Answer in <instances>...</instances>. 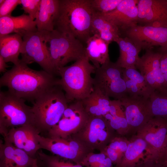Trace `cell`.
Returning a JSON list of instances; mask_svg holds the SVG:
<instances>
[{
  "instance_id": "1",
  "label": "cell",
  "mask_w": 167,
  "mask_h": 167,
  "mask_svg": "<svg viewBox=\"0 0 167 167\" xmlns=\"http://www.w3.org/2000/svg\"><path fill=\"white\" fill-rule=\"evenodd\" d=\"M58 78L45 71L29 67L21 61L5 72L0 79V87L32 103L40 96L57 84Z\"/></svg>"
},
{
  "instance_id": "2",
  "label": "cell",
  "mask_w": 167,
  "mask_h": 167,
  "mask_svg": "<svg viewBox=\"0 0 167 167\" xmlns=\"http://www.w3.org/2000/svg\"><path fill=\"white\" fill-rule=\"evenodd\" d=\"M93 13L90 0H59L54 29L86 43L92 36Z\"/></svg>"
},
{
  "instance_id": "3",
  "label": "cell",
  "mask_w": 167,
  "mask_h": 167,
  "mask_svg": "<svg viewBox=\"0 0 167 167\" xmlns=\"http://www.w3.org/2000/svg\"><path fill=\"white\" fill-rule=\"evenodd\" d=\"M96 68L86 55L72 65L59 68L57 81L64 91L69 102L81 101L88 97L93 89V78Z\"/></svg>"
},
{
  "instance_id": "4",
  "label": "cell",
  "mask_w": 167,
  "mask_h": 167,
  "mask_svg": "<svg viewBox=\"0 0 167 167\" xmlns=\"http://www.w3.org/2000/svg\"><path fill=\"white\" fill-rule=\"evenodd\" d=\"M69 102L63 90L55 85L38 97L32 106L35 126L46 135L60 120Z\"/></svg>"
},
{
  "instance_id": "5",
  "label": "cell",
  "mask_w": 167,
  "mask_h": 167,
  "mask_svg": "<svg viewBox=\"0 0 167 167\" xmlns=\"http://www.w3.org/2000/svg\"><path fill=\"white\" fill-rule=\"evenodd\" d=\"M44 35L51 63L57 75L58 69L86 55L82 42L72 35L55 29L44 31Z\"/></svg>"
},
{
  "instance_id": "6",
  "label": "cell",
  "mask_w": 167,
  "mask_h": 167,
  "mask_svg": "<svg viewBox=\"0 0 167 167\" xmlns=\"http://www.w3.org/2000/svg\"><path fill=\"white\" fill-rule=\"evenodd\" d=\"M25 101L8 90L0 91V133L3 137L14 128L28 125L36 126L32 107Z\"/></svg>"
},
{
  "instance_id": "7",
  "label": "cell",
  "mask_w": 167,
  "mask_h": 167,
  "mask_svg": "<svg viewBox=\"0 0 167 167\" xmlns=\"http://www.w3.org/2000/svg\"><path fill=\"white\" fill-rule=\"evenodd\" d=\"M103 117L90 116L84 126L71 135L92 151L101 152L117 135Z\"/></svg>"
},
{
  "instance_id": "8",
  "label": "cell",
  "mask_w": 167,
  "mask_h": 167,
  "mask_svg": "<svg viewBox=\"0 0 167 167\" xmlns=\"http://www.w3.org/2000/svg\"><path fill=\"white\" fill-rule=\"evenodd\" d=\"M20 61L27 64L36 62L48 73L57 75L45 41L44 32H30L23 36Z\"/></svg>"
},
{
  "instance_id": "9",
  "label": "cell",
  "mask_w": 167,
  "mask_h": 167,
  "mask_svg": "<svg viewBox=\"0 0 167 167\" xmlns=\"http://www.w3.org/2000/svg\"><path fill=\"white\" fill-rule=\"evenodd\" d=\"M123 68L110 59L96 68L93 78L94 86L97 87L109 97L120 100L127 95Z\"/></svg>"
},
{
  "instance_id": "10",
  "label": "cell",
  "mask_w": 167,
  "mask_h": 167,
  "mask_svg": "<svg viewBox=\"0 0 167 167\" xmlns=\"http://www.w3.org/2000/svg\"><path fill=\"white\" fill-rule=\"evenodd\" d=\"M40 148L76 164L81 163L86 156L93 152L72 136L66 138H49L37 135Z\"/></svg>"
},
{
  "instance_id": "11",
  "label": "cell",
  "mask_w": 167,
  "mask_h": 167,
  "mask_svg": "<svg viewBox=\"0 0 167 167\" xmlns=\"http://www.w3.org/2000/svg\"><path fill=\"white\" fill-rule=\"evenodd\" d=\"M89 117L81 101L69 102L60 120L45 137L64 138L71 136L84 126Z\"/></svg>"
},
{
  "instance_id": "12",
  "label": "cell",
  "mask_w": 167,
  "mask_h": 167,
  "mask_svg": "<svg viewBox=\"0 0 167 167\" xmlns=\"http://www.w3.org/2000/svg\"><path fill=\"white\" fill-rule=\"evenodd\" d=\"M119 100L129 126V136L131 137L154 117L150 100L149 98L127 95Z\"/></svg>"
},
{
  "instance_id": "13",
  "label": "cell",
  "mask_w": 167,
  "mask_h": 167,
  "mask_svg": "<svg viewBox=\"0 0 167 167\" xmlns=\"http://www.w3.org/2000/svg\"><path fill=\"white\" fill-rule=\"evenodd\" d=\"M135 135L147 143L152 153V159L159 162L167 138V118L154 117Z\"/></svg>"
},
{
  "instance_id": "14",
  "label": "cell",
  "mask_w": 167,
  "mask_h": 167,
  "mask_svg": "<svg viewBox=\"0 0 167 167\" xmlns=\"http://www.w3.org/2000/svg\"><path fill=\"white\" fill-rule=\"evenodd\" d=\"M125 32L126 36L141 49L149 50L158 46L167 49V25L153 26L137 24Z\"/></svg>"
},
{
  "instance_id": "15",
  "label": "cell",
  "mask_w": 167,
  "mask_h": 167,
  "mask_svg": "<svg viewBox=\"0 0 167 167\" xmlns=\"http://www.w3.org/2000/svg\"><path fill=\"white\" fill-rule=\"evenodd\" d=\"M161 52H155L151 49L146 50L136 66L148 84L154 91L167 92V85L161 67Z\"/></svg>"
},
{
  "instance_id": "16",
  "label": "cell",
  "mask_w": 167,
  "mask_h": 167,
  "mask_svg": "<svg viewBox=\"0 0 167 167\" xmlns=\"http://www.w3.org/2000/svg\"><path fill=\"white\" fill-rule=\"evenodd\" d=\"M40 134L35 126L28 125L11 129L3 137L4 140L12 143L32 158L36 159L37 153L41 149L37 138Z\"/></svg>"
},
{
  "instance_id": "17",
  "label": "cell",
  "mask_w": 167,
  "mask_h": 167,
  "mask_svg": "<svg viewBox=\"0 0 167 167\" xmlns=\"http://www.w3.org/2000/svg\"><path fill=\"white\" fill-rule=\"evenodd\" d=\"M137 7L140 25H167V0H138Z\"/></svg>"
},
{
  "instance_id": "18",
  "label": "cell",
  "mask_w": 167,
  "mask_h": 167,
  "mask_svg": "<svg viewBox=\"0 0 167 167\" xmlns=\"http://www.w3.org/2000/svg\"><path fill=\"white\" fill-rule=\"evenodd\" d=\"M138 2V0H122L114 10L100 14L116 27L121 33V30L125 32L137 24Z\"/></svg>"
},
{
  "instance_id": "19",
  "label": "cell",
  "mask_w": 167,
  "mask_h": 167,
  "mask_svg": "<svg viewBox=\"0 0 167 167\" xmlns=\"http://www.w3.org/2000/svg\"><path fill=\"white\" fill-rule=\"evenodd\" d=\"M129 140L126 152L119 164L114 167H133L141 162L152 159L151 151L143 139L135 135Z\"/></svg>"
},
{
  "instance_id": "20",
  "label": "cell",
  "mask_w": 167,
  "mask_h": 167,
  "mask_svg": "<svg viewBox=\"0 0 167 167\" xmlns=\"http://www.w3.org/2000/svg\"><path fill=\"white\" fill-rule=\"evenodd\" d=\"M36 160L12 143L0 141V167H31Z\"/></svg>"
},
{
  "instance_id": "21",
  "label": "cell",
  "mask_w": 167,
  "mask_h": 167,
  "mask_svg": "<svg viewBox=\"0 0 167 167\" xmlns=\"http://www.w3.org/2000/svg\"><path fill=\"white\" fill-rule=\"evenodd\" d=\"M37 31L35 21L28 15L23 14L0 18V36L14 33L22 36L27 32Z\"/></svg>"
},
{
  "instance_id": "22",
  "label": "cell",
  "mask_w": 167,
  "mask_h": 167,
  "mask_svg": "<svg viewBox=\"0 0 167 167\" xmlns=\"http://www.w3.org/2000/svg\"><path fill=\"white\" fill-rule=\"evenodd\" d=\"M136 69V68H123V76L127 94L131 96L149 98L154 91Z\"/></svg>"
},
{
  "instance_id": "23",
  "label": "cell",
  "mask_w": 167,
  "mask_h": 167,
  "mask_svg": "<svg viewBox=\"0 0 167 167\" xmlns=\"http://www.w3.org/2000/svg\"><path fill=\"white\" fill-rule=\"evenodd\" d=\"M59 0H41L35 22L39 31L51 32L54 30Z\"/></svg>"
},
{
  "instance_id": "24",
  "label": "cell",
  "mask_w": 167,
  "mask_h": 167,
  "mask_svg": "<svg viewBox=\"0 0 167 167\" xmlns=\"http://www.w3.org/2000/svg\"><path fill=\"white\" fill-rule=\"evenodd\" d=\"M81 101L90 116L104 117L110 109L111 100L109 97L94 86L90 95Z\"/></svg>"
},
{
  "instance_id": "25",
  "label": "cell",
  "mask_w": 167,
  "mask_h": 167,
  "mask_svg": "<svg viewBox=\"0 0 167 167\" xmlns=\"http://www.w3.org/2000/svg\"><path fill=\"white\" fill-rule=\"evenodd\" d=\"M119 48L120 55L116 63L123 68H136L141 49L127 37L120 36L115 41Z\"/></svg>"
},
{
  "instance_id": "26",
  "label": "cell",
  "mask_w": 167,
  "mask_h": 167,
  "mask_svg": "<svg viewBox=\"0 0 167 167\" xmlns=\"http://www.w3.org/2000/svg\"><path fill=\"white\" fill-rule=\"evenodd\" d=\"M86 43V55L96 69L109 59V44L103 40L98 35L91 36Z\"/></svg>"
},
{
  "instance_id": "27",
  "label": "cell",
  "mask_w": 167,
  "mask_h": 167,
  "mask_svg": "<svg viewBox=\"0 0 167 167\" xmlns=\"http://www.w3.org/2000/svg\"><path fill=\"white\" fill-rule=\"evenodd\" d=\"M23 43L22 36L18 33L0 36V55L6 62L18 64L20 61L19 57Z\"/></svg>"
},
{
  "instance_id": "28",
  "label": "cell",
  "mask_w": 167,
  "mask_h": 167,
  "mask_svg": "<svg viewBox=\"0 0 167 167\" xmlns=\"http://www.w3.org/2000/svg\"><path fill=\"white\" fill-rule=\"evenodd\" d=\"M92 35H98L109 44L121 36L118 29L107 20L102 15L93 12L91 25Z\"/></svg>"
},
{
  "instance_id": "29",
  "label": "cell",
  "mask_w": 167,
  "mask_h": 167,
  "mask_svg": "<svg viewBox=\"0 0 167 167\" xmlns=\"http://www.w3.org/2000/svg\"><path fill=\"white\" fill-rule=\"evenodd\" d=\"M36 159L40 167H84L78 164H74L66 159L57 155L46 154L39 150L36 155Z\"/></svg>"
},
{
  "instance_id": "30",
  "label": "cell",
  "mask_w": 167,
  "mask_h": 167,
  "mask_svg": "<svg viewBox=\"0 0 167 167\" xmlns=\"http://www.w3.org/2000/svg\"><path fill=\"white\" fill-rule=\"evenodd\" d=\"M149 99L153 117L167 118V92L154 91Z\"/></svg>"
},
{
  "instance_id": "31",
  "label": "cell",
  "mask_w": 167,
  "mask_h": 167,
  "mask_svg": "<svg viewBox=\"0 0 167 167\" xmlns=\"http://www.w3.org/2000/svg\"><path fill=\"white\" fill-rule=\"evenodd\" d=\"M103 117L118 135L129 136V127L124 112L114 115L108 113Z\"/></svg>"
},
{
  "instance_id": "32",
  "label": "cell",
  "mask_w": 167,
  "mask_h": 167,
  "mask_svg": "<svg viewBox=\"0 0 167 167\" xmlns=\"http://www.w3.org/2000/svg\"><path fill=\"white\" fill-rule=\"evenodd\" d=\"M122 0H90L93 12L106 14L114 10Z\"/></svg>"
},
{
  "instance_id": "33",
  "label": "cell",
  "mask_w": 167,
  "mask_h": 167,
  "mask_svg": "<svg viewBox=\"0 0 167 167\" xmlns=\"http://www.w3.org/2000/svg\"><path fill=\"white\" fill-rule=\"evenodd\" d=\"M110 161V159L103 152L98 154H95L92 152L86 156L82 161L81 165L87 167L92 165L101 163L107 167Z\"/></svg>"
},
{
  "instance_id": "34",
  "label": "cell",
  "mask_w": 167,
  "mask_h": 167,
  "mask_svg": "<svg viewBox=\"0 0 167 167\" xmlns=\"http://www.w3.org/2000/svg\"><path fill=\"white\" fill-rule=\"evenodd\" d=\"M129 143V139L125 136L117 135L111 141L108 146L117 151L122 157Z\"/></svg>"
},
{
  "instance_id": "35",
  "label": "cell",
  "mask_w": 167,
  "mask_h": 167,
  "mask_svg": "<svg viewBox=\"0 0 167 167\" xmlns=\"http://www.w3.org/2000/svg\"><path fill=\"white\" fill-rule=\"evenodd\" d=\"M41 0H20L22 8L33 20L35 19L39 11Z\"/></svg>"
},
{
  "instance_id": "36",
  "label": "cell",
  "mask_w": 167,
  "mask_h": 167,
  "mask_svg": "<svg viewBox=\"0 0 167 167\" xmlns=\"http://www.w3.org/2000/svg\"><path fill=\"white\" fill-rule=\"evenodd\" d=\"M20 4V0H5L0 5V18L11 15L12 11Z\"/></svg>"
},
{
  "instance_id": "37",
  "label": "cell",
  "mask_w": 167,
  "mask_h": 167,
  "mask_svg": "<svg viewBox=\"0 0 167 167\" xmlns=\"http://www.w3.org/2000/svg\"><path fill=\"white\" fill-rule=\"evenodd\" d=\"M102 152H103L106 155L113 164L115 166L119 164L122 158V157L117 151L110 148L108 146Z\"/></svg>"
},
{
  "instance_id": "38",
  "label": "cell",
  "mask_w": 167,
  "mask_h": 167,
  "mask_svg": "<svg viewBox=\"0 0 167 167\" xmlns=\"http://www.w3.org/2000/svg\"><path fill=\"white\" fill-rule=\"evenodd\" d=\"M160 61L161 69L167 85V49H163Z\"/></svg>"
},
{
  "instance_id": "39",
  "label": "cell",
  "mask_w": 167,
  "mask_h": 167,
  "mask_svg": "<svg viewBox=\"0 0 167 167\" xmlns=\"http://www.w3.org/2000/svg\"><path fill=\"white\" fill-rule=\"evenodd\" d=\"M133 167H166L161 163L152 159L145 161Z\"/></svg>"
},
{
  "instance_id": "40",
  "label": "cell",
  "mask_w": 167,
  "mask_h": 167,
  "mask_svg": "<svg viewBox=\"0 0 167 167\" xmlns=\"http://www.w3.org/2000/svg\"><path fill=\"white\" fill-rule=\"evenodd\" d=\"M159 162L167 167V138L160 157Z\"/></svg>"
},
{
  "instance_id": "41",
  "label": "cell",
  "mask_w": 167,
  "mask_h": 167,
  "mask_svg": "<svg viewBox=\"0 0 167 167\" xmlns=\"http://www.w3.org/2000/svg\"><path fill=\"white\" fill-rule=\"evenodd\" d=\"M6 62L4 60L3 58L0 55V72H6V68L9 67L7 65Z\"/></svg>"
},
{
  "instance_id": "42",
  "label": "cell",
  "mask_w": 167,
  "mask_h": 167,
  "mask_svg": "<svg viewBox=\"0 0 167 167\" xmlns=\"http://www.w3.org/2000/svg\"><path fill=\"white\" fill-rule=\"evenodd\" d=\"M87 167H107L102 164L98 163L89 165Z\"/></svg>"
},
{
  "instance_id": "43",
  "label": "cell",
  "mask_w": 167,
  "mask_h": 167,
  "mask_svg": "<svg viewBox=\"0 0 167 167\" xmlns=\"http://www.w3.org/2000/svg\"><path fill=\"white\" fill-rule=\"evenodd\" d=\"M31 167H40L37 164L36 159Z\"/></svg>"
},
{
  "instance_id": "44",
  "label": "cell",
  "mask_w": 167,
  "mask_h": 167,
  "mask_svg": "<svg viewBox=\"0 0 167 167\" xmlns=\"http://www.w3.org/2000/svg\"><path fill=\"white\" fill-rule=\"evenodd\" d=\"M5 0H0V5L2 4L4 2Z\"/></svg>"
}]
</instances>
